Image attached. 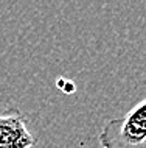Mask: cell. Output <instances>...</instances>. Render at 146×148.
Segmentation results:
<instances>
[{"label": "cell", "mask_w": 146, "mask_h": 148, "mask_svg": "<svg viewBox=\"0 0 146 148\" xmlns=\"http://www.w3.org/2000/svg\"><path fill=\"white\" fill-rule=\"evenodd\" d=\"M98 142L101 148H146V98L124 115L107 120Z\"/></svg>", "instance_id": "cell-1"}, {"label": "cell", "mask_w": 146, "mask_h": 148, "mask_svg": "<svg viewBox=\"0 0 146 148\" xmlns=\"http://www.w3.org/2000/svg\"><path fill=\"white\" fill-rule=\"evenodd\" d=\"M36 142L19 109L10 108L0 112V148H31Z\"/></svg>", "instance_id": "cell-2"}]
</instances>
